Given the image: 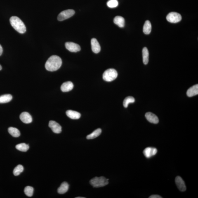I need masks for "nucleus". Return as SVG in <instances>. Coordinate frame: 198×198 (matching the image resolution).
Listing matches in <instances>:
<instances>
[{"mask_svg":"<svg viewBox=\"0 0 198 198\" xmlns=\"http://www.w3.org/2000/svg\"><path fill=\"white\" fill-rule=\"evenodd\" d=\"M62 61L61 58L57 55H53L50 57L45 64V68L47 70L53 72L58 70L61 67Z\"/></svg>","mask_w":198,"mask_h":198,"instance_id":"1","label":"nucleus"},{"mask_svg":"<svg viewBox=\"0 0 198 198\" xmlns=\"http://www.w3.org/2000/svg\"><path fill=\"white\" fill-rule=\"evenodd\" d=\"M10 23L12 27L17 32L20 34H23L26 31L25 24L20 18L16 16H12L10 19Z\"/></svg>","mask_w":198,"mask_h":198,"instance_id":"2","label":"nucleus"},{"mask_svg":"<svg viewBox=\"0 0 198 198\" xmlns=\"http://www.w3.org/2000/svg\"><path fill=\"white\" fill-rule=\"evenodd\" d=\"M109 179L104 177H95L90 181V183L94 187H100L105 186L109 183Z\"/></svg>","mask_w":198,"mask_h":198,"instance_id":"3","label":"nucleus"},{"mask_svg":"<svg viewBox=\"0 0 198 198\" xmlns=\"http://www.w3.org/2000/svg\"><path fill=\"white\" fill-rule=\"evenodd\" d=\"M117 76L118 73L115 69H109L104 73L103 79L105 81L110 82L115 80Z\"/></svg>","mask_w":198,"mask_h":198,"instance_id":"4","label":"nucleus"},{"mask_svg":"<svg viewBox=\"0 0 198 198\" xmlns=\"http://www.w3.org/2000/svg\"><path fill=\"white\" fill-rule=\"evenodd\" d=\"M167 20L171 23H176L179 22L182 20V16L180 14L176 12H171L167 15Z\"/></svg>","mask_w":198,"mask_h":198,"instance_id":"5","label":"nucleus"},{"mask_svg":"<svg viewBox=\"0 0 198 198\" xmlns=\"http://www.w3.org/2000/svg\"><path fill=\"white\" fill-rule=\"evenodd\" d=\"M74 13L75 12L73 10L68 9L64 10L59 14L57 19L59 21H62L70 18L74 15Z\"/></svg>","mask_w":198,"mask_h":198,"instance_id":"6","label":"nucleus"},{"mask_svg":"<svg viewBox=\"0 0 198 198\" xmlns=\"http://www.w3.org/2000/svg\"><path fill=\"white\" fill-rule=\"evenodd\" d=\"M65 46L66 48L71 52H77L80 51L81 50L80 46L74 42H66Z\"/></svg>","mask_w":198,"mask_h":198,"instance_id":"7","label":"nucleus"},{"mask_svg":"<svg viewBox=\"0 0 198 198\" xmlns=\"http://www.w3.org/2000/svg\"><path fill=\"white\" fill-rule=\"evenodd\" d=\"M48 126L51 128L54 133L56 134H59L61 133L62 127L60 124L56 121H50Z\"/></svg>","mask_w":198,"mask_h":198,"instance_id":"8","label":"nucleus"},{"mask_svg":"<svg viewBox=\"0 0 198 198\" xmlns=\"http://www.w3.org/2000/svg\"><path fill=\"white\" fill-rule=\"evenodd\" d=\"M175 183L177 187L180 191L181 192H185L186 190V186L185 182L180 176H177L175 178Z\"/></svg>","mask_w":198,"mask_h":198,"instance_id":"9","label":"nucleus"},{"mask_svg":"<svg viewBox=\"0 0 198 198\" xmlns=\"http://www.w3.org/2000/svg\"><path fill=\"white\" fill-rule=\"evenodd\" d=\"M157 149L154 147H147L144 149L143 153L146 157L149 158L155 155L157 153Z\"/></svg>","mask_w":198,"mask_h":198,"instance_id":"10","label":"nucleus"},{"mask_svg":"<svg viewBox=\"0 0 198 198\" xmlns=\"http://www.w3.org/2000/svg\"><path fill=\"white\" fill-rule=\"evenodd\" d=\"M20 117L22 122L25 124H29L32 121V116L27 112L22 113L20 114Z\"/></svg>","mask_w":198,"mask_h":198,"instance_id":"11","label":"nucleus"},{"mask_svg":"<svg viewBox=\"0 0 198 198\" xmlns=\"http://www.w3.org/2000/svg\"><path fill=\"white\" fill-rule=\"evenodd\" d=\"M145 116L147 120L151 123L156 124L159 122V120L157 116L152 113H147L146 114Z\"/></svg>","mask_w":198,"mask_h":198,"instance_id":"12","label":"nucleus"},{"mask_svg":"<svg viewBox=\"0 0 198 198\" xmlns=\"http://www.w3.org/2000/svg\"><path fill=\"white\" fill-rule=\"evenodd\" d=\"M91 45L92 51L95 53H98L101 51V47L97 40L93 38L91 40Z\"/></svg>","mask_w":198,"mask_h":198,"instance_id":"13","label":"nucleus"},{"mask_svg":"<svg viewBox=\"0 0 198 198\" xmlns=\"http://www.w3.org/2000/svg\"><path fill=\"white\" fill-rule=\"evenodd\" d=\"M74 88V84L70 81H67L62 84L61 89L63 92H67L71 91Z\"/></svg>","mask_w":198,"mask_h":198,"instance_id":"14","label":"nucleus"},{"mask_svg":"<svg viewBox=\"0 0 198 198\" xmlns=\"http://www.w3.org/2000/svg\"><path fill=\"white\" fill-rule=\"evenodd\" d=\"M187 95L189 97H192L198 94V85L196 84L187 90Z\"/></svg>","mask_w":198,"mask_h":198,"instance_id":"15","label":"nucleus"},{"mask_svg":"<svg viewBox=\"0 0 198 198\" xmlns=\"http://www.w3.org/2000/svg\"><path fill=\"white\" fill-rule=\"evenodd\" d=\"M66 114L69 118L72 119H79L81 117V114L76 111L68 110L66 112Z\"/></svg>","mask_w":198,"mask_h":198,"instance_id":"16","label":"nucleus"},{"mask_svg":"<svg viewBox=\"0 0 198 198\" xmlns=\"http://www.w3.org/2000/svg\"><path fill=\"white\" fill-rule=\"evenodd\" d=\"M114 23L119 27L123 28L125 25V20L124 18L120 16H116L114 20Z\"/></svg>","mask_w":198,"mask_h":198,"instance_id":"17","label":"nucleus"},{"mask_svg":"<svg viewBox=\"0 0 198 198\" xmlns=\"http://www.w3.org/2000/svg\"><path fill=\"white\" fill-rule=\"evenodd\" d=\"M69 185L68 184L65 182H63L58 189V193L60 194H64L66 193L68 190Z\"/></svg>","mask_w":198,"mask_h":198,"instance_id":"18","label":"nucleus"},{"mask_svg":"<svg viewBox=\"0 0 198 198\" xmlns=\"http://www.w3.org/2000/svg\"><path fill=\"white\" fill-rule=\"evenodd\" d=\"M101 129H100V128H98V129L94 131L93 133L88 135L87 136L86 138L88 140L93 139L96 138L97 137L100 136V135L101 134Z\"/></svg>","mask_w":198,"mask_h":198,"instance_id":"19","label":"nucleus"},{"mask_svg":"<svg viewBox=\"0 0 198 198\" xmlns=\"http://www.w3.org/2000/svg\"><path fill=\"white\" fill-rule=\"evenodd\" d=\"M142 56H143V63L147 65L148 63L149 58V53L147 48H144L142 50Z\"/></svg>","mask_w":198,"mask_h":198,"instance_id":"20","label":"nucleus"},{"mask_svg":"<svg viewBox=\"0 0 198 198\" xmlns=\"http://www.w3.org/2000/svg\"><path fill=\"white\" fill-rule=\"evenodd\" d=\"M152 30V25L150 22L148 20L146 21L143 27V32L145 34H150Z\"/></svg>","mask_w":198,"mask_h":198,"instance_id":"21","label":"nucleus"},{"mask_svg":"<svg viewBox=\"0 0 198 198\" xmlns=\"http://www.w3.org/2000/svg\"><path fill=\"white\" fill-rule=\"evenodd\" d=\"M12 95L10 94H5L0 96V104L8 103L12 100Z\"/></svg>","mask_w":198,"mask_h":198,"instance_id":"22","label":"nucleus"},{"mask_svg":"<svg viewBox=\"0 0 198 198\" xmlns=\"http://www.w3.org/2000/svg\"><path fill=\"white\" fill-rule=\"evenodd\" d=\"M8 132L12 136L14 137H18L20 136V133L17 128L10 127L8 128Z\"/></svg>","mask_w":198,"mask_h":198,"instance_id":"23","label":"nucleus"},{"mask_svg":"<svg viewBox=\"0 0 198 198\" xmlns=\"http://www.w3.org/2000/svg\"><path fill=\"white\" fill-rule=\"evenodd\" d=\"M15 147L17 150L23 152H27L29 149V145L25 143L18 144L15 146Z\"/></svg>","mask_w":198,"mask_h":198,"instance_id":"24","label":"nucleus"},{"mask_svg":"<svg viewBox=\"0 0 198 198\" xmlns=\"http://www.w3.org/2000/svg\"><path fill=\"white\" fill-rule=\"evenodd\" d=\"M135 101V100L133 97L131 96H128L127 97L124 99L123 102V105L124 107L127 108L128 107V105L130 103H134Z\"/></svg>","mask_w":198,"mask_h":198,"instance_id":"25","label":"nucleus"},{"mask_svg":"<svg viewBox=\"0 0 198 198\" xmlns=\"http://www.w3.org/2000/svg\"><path fill=\"white\" fill-rule=\"evenodd\" d=\"M24 167L21 165L19 164L15 168L13 173L15 176H18L24 171Z\"/></svg>","mask_w":198,"mask_h":198,"instance_id":"26","label":"nucleus"},{"mask_svg":"<svg viewBox=\"0 0 198 198\" xmlns=\"http://www.w3.org/2000/svg\"><path fill=\"white\" fill-rule=\"evenodd\" d=\"M34 188L32 187L28 186L24 189V192L26 195L28 197H31L34 193Z\"/></svg>","mask_w":198,"mask_h":198,"instance_id":"27","label":"nucleus"},{"mask_svg":"<svg viewBox=\"0 0 198 198\" xmlns=\"http://www.w3.org/2000/svg\"><path fill=\"white\" fill-rule=\"evenodd\" d=\"M118 4L119 3L117 0H109L107 3V6L111 8L117 7Z\"/></svg>","mask_w":198,"mask_h":198,"instance_id":"28","label":"nucleus"},{"mask_svg":"<svg viewBox=\"0 0 198 198\" xmlns=\"http://www.w3.org/2000/svg\"><path fill=\"white\" fill-rule=\"evenodd\" d=\"M149 198H162L161 196L158 195H153L150 196Z\"/></svg>","mask_w":198,"mask_h":198,"instance_id":"29","label":"nucleus"},{"mask_svg":"<svg viewBox=\"0 0 198 198\" xmlns=\"http://www.w3.org/2000/svg\"><path fill=\"white\" fill-rule=\"evenodd\" d=\"M3 53V48L1 45H0V56Z\"/></svg>","mask_w":198,"mask_h":198,"instance_id":"30","label":"nucleus"},{"mask_svg":"<svg viewBox=\"0 0 198 198\" xmlns=\"http://www.w3.org/2000/svg\"><path fill=\"white\" fill-rule=\"evenodd\" d=\"M2 69V67L1 65H0V71Z\"/></svg>","mask_w":198,"mask_h":198,"instance_id":"31","label":"nucleus"},{"mask_svg":"<svg viewBox=\"0 0 198 198\" xmlns=\"http://www.w3.org/2000/svg\"><path fill=\"white\" fill-rule=\"evenodd\" d=\"M76 198H85V197H76Z\"/></svg>","mask_w":198,"mask_h":198,"instance_id":"32","label":"nucleus"}]
</instances>
